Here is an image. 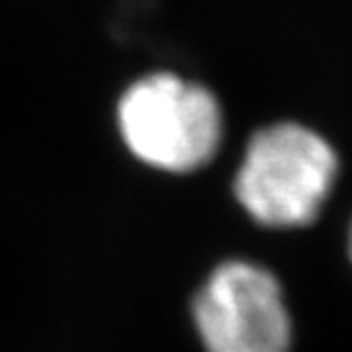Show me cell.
Instances as JSON below:
<instances>
[{
    "instance_id": "obj_1",
    "label": "cell",
    "mask_w": 352,
    "mask_h": 352,
    "mask_svg": "<svg viewBox=\"0 0 352 352\" xmlns=\"http://www.w3.org/2000/svg\"><path fill=\"white\" fill-rule=\"evenodd\" d=\"M338 176V154L316 130L276 122L250 138L235 174V198L267 228H301L318 218Z\"/></svg>"
},
{
    "instance_id": "obj_2",
    "label": "cell",
    "mask_w": 352,
    "mask_h": 352,
    "mask_svg": "<svg viewBox=\"0 0 352 352\" xmlns=\"http://www.w3.org/2000/svg\"><path fill=\"white\" fill-rule=\"evenodd\" d=\"M118 127L132 157L152 169L186 174L215 157L223 113L201 83L179 74H149L120 96Z\"/></svg>"
},
{
    "instance_id": "obj_3",
    "label": "cell",
    "mask_w": 352,
    "mask_h": 352,
    "mask_svg": "<svg viewBox=\"0 0 352 352\" xmlns=\"http://www.w3.org/2000/svg\"><path fill=\"white\" fill-rule=\"evenodd\" d=\"M193 325L206 352H292L284 289L248 259H228L210 272L193 298Z\"/></svg>"
},
{
    "instance_id": "obj_4",
    "label": "cell",
    "mask_w": 352,
    "mask_h": 352,
    "mask_svg": "<svg viewBox=\"0 0 352 352\" xmlns=\"http://www.w3.org/2000/svg\"><path fill=\"white\" fill-rule=\"evenodd\" d=\"M350 259H352V226H350Z\"/></svg>"
}]
</instances>
